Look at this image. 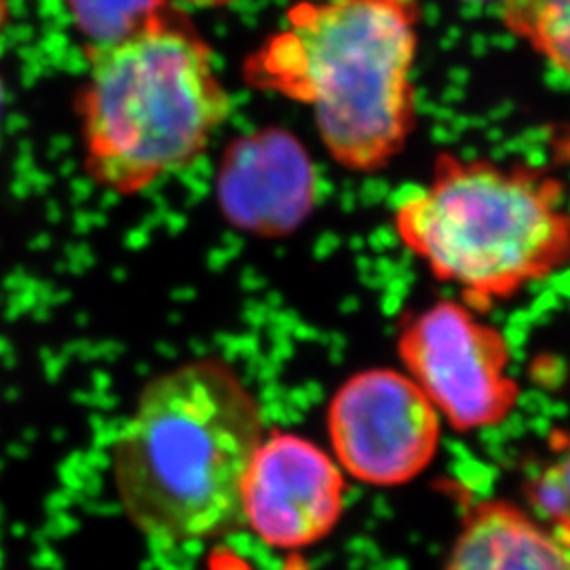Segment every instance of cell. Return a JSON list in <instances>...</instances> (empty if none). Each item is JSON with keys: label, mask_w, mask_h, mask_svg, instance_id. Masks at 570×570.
I'll return each mask as SVG.
<instances>
[{"label": "cell", "mask_w": 570, "mask_h": 570, "mask_svg": "<svg viewBox=\"0 0 570 570\" xmlns=\"http://www.w3.org/2000/svg\"><path fill=\"white\" fill-rule=\"evenodd\" d=\"M397 351L404 372L454 431L497 428L520 404L505 334L465 303L440 301L414 313Z\"/></svg>", "instance_id": "5b68a950"}, {"label": "cell", "mask_w": 570, "mask_h": 570, "mask_svg": "<svg viewBox=\"0 0 570 570\" xmlns=\"http://www.w3.org/2000/svg\"><path fill=\"white\" fill-rule=\"evenodd\" d=\"M165 0H68L70 13L89 47L121 41L140 30Z\"/></svg>", "instance_id": "30bf717a"}, {"label": "cell", "mask_w": 570, "mask_h": 570, "mask_svg": "<svg viewBox=\"0 0 570 570\" xmlns=\"http://www.w3.org/2000/svg\"><path fill=\"white\" fill-rule=\"evenodd\" d=\"M446 570H570V527L492 499L469 511Z\"/></svg>", "instance_id": "ba28073f"}, {"label": "cell", "mask_w": 570, "mask_h": 570, "mask_svg": "<svg viewBox=\"0 0 570 570\" xmlns=\"http://www.w3.org/2000/svg\"><path fill=\"white\" fill-rule=\"evenodd\" d=\"M332 456L346 478L393 489L416 480L442 442V419L402 370L370 367L346 379L326 410Z\"/></svg>", "instance_id": "8992f818"}, {"label": "cell", "mask_w": 570, "mask_h": 570, "mask_svg": "<svg viewBox=\"0 0 570 570\" xmlns=\"http://www.w3.org/2000/svg\"><path fill=\"white\" fill-rule=\"evenodd\" d=\"M7 20H9V2L7 0H0V37L7 28Z\"/></svg>", "instance_id": "4fadbf2b"}, {"label": "cell", "mask_w": 570, "mask_h": 570, "mask_svg": "<svg viewBox=\"0 0 570 570\" xmlns=\"http://www.w3.org/2000/svg\"><path fill=\"white\" fill-rule=\"evenodd\" d=\"M265 414L218 357L169 367L146 383L112 450L127 520L157 546L204 543L239 520L245 469Z\"/></svg>", "instance_id": "6da1fadb"}, {"label": "cell", "mask_w": 570, "mask_h": 570, "mask_svg": "<svg viewBox=\"0 0 570 570\" xmlns=\"http://www.w3.org/2000/svg\"><path fill=\"white\" fill-rule=\"evenodd\" d=\"M2 100H4V89H2V81H0V112H2Z\"/></svg>", "instance_id": "5bb4252c"}, {"label": "cell", "mask_w": 570, "mask_h": 570, "mask_svg": "<svg viewBox=\"0 0 570 570\" xmlns=\"http://www.w3.org/2000/svg\"><path fill=\"white\" fill-rule=\"evenodd\" d=\"M346 475L334 456L298 433H266L245 469L239 520L266 548L306 550L345 515Z\"/></svg>", "instance_id": "52a82bcc"}, {"label": "cell", "mask_w": 570, "mask_h": 570, "mask_svg": "<svg viewBox=\"0 0 570 570\" xmlns=\"http://www.w3.org/2000/svg\"><path fill=\"white\" fill-rule=\"evenodd\" d=\"M400 242L471 308L515 298L570 266V204L546 169L442 155L395 197Z\"/></svg>", "instance_id": "277c9868"}, {"label": "cell", "mask_w": 570, "mask_h": 570, "mask_svg": "<svg viewBox=\"0 0 570 570\" xmlns=\"http://www.w3.org/2000/svg\"><path fill=\"white\" fill-rule=\"evenodd\" d=\"M503 26L570 81V0H497Z\"/></svg>", "instance_id": "9c48e42d"}, {"label": "cell", "mask_w": 570, "mask_h": 570, "mask_svg": "<svg viewBox=\"0 0 570 570\" xmlns=\"http://www.w3.org/2000/svg\"><path fill=\"white\" fill-rule=\"evenodd\" d=\"M529 505L541 520L570 527V442L532 478Z\"/></svg>", "instance_id": "8fae6325"}, {"label": "cell", "mask_w": 570, "mask_h": 570, "mask_svg": "<svg viewBox=\"0 0 570 570\" xmlns=\"http://www.w3.org/2000/svg\"><path fill=\"white\" fill-rule=\"evenodd\" d=\"M87 56L85 167L115 195H140L184 171L228 119L230 98L209 45L167 0L140 30Z\"/></svg>", "instance_id": "3957f363"}, {"label": "cell", "mask_w": 570, "mask_h": 570, "mask_svg": "<svg viewBox=\"0 0 570 570\" xmlns=\"http://www.w3.org/2000/svg\"><path fill=\"white\" fill-rule=\"evenodd\" d=\"M416 0H303L245 61V81L305 104L330 157L379 171L416 127Z\"/></svg>", "instance_id": "7a4b0ae2"}, {"label": "cell", "mask_w": 570, "mask_h": 570, "mask_svg": "<svg viewBox=\"0 0 570 570\" xmlns=\"http://www.w3.org/2000/svg\"><path fill=\"white\" fill-rule=\"evenodd\" d=\"M183 2L195 4V7H225V4H230L235 0H183Z\"/></svg>", "instance_id": "7c38bea8"}]
</instances>
